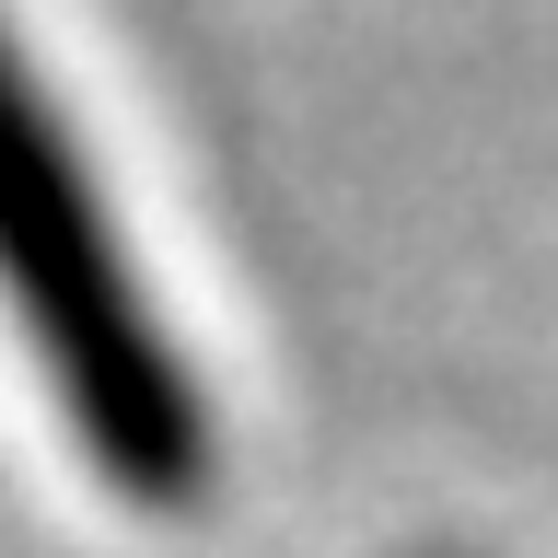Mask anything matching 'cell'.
<instances>
[{
	"mask_svg": "<svg viewBox=\"0 0 558 558\" xmlns=\"http://www.w3.org/2000/svg\"><path fill=\"white\" fill-rule=\"evenodd\" d=\"M0 349L70 465L140 523H198L221 488V396L174 326L117 174L35 59L0 35Z\"/></svg>",
	"mask_w": 558,
	"mask_h": 558,
	"instance_id": "6da1fadb",
	"label": "cell"
}]
</instances>
